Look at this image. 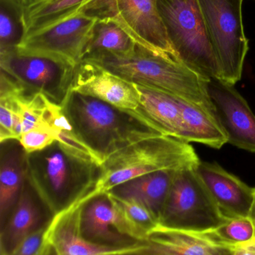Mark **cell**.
<instances>
[{
	"label": "cell",
	"mask_w": 255,
	"mask_h": 255,
	"mask_svg": "<svg viewBox=\"0 0 255 255\" xmlns=\"http://www.w3.org/2000/svg\"><path fill=\"white\" fill-rule=\"evenodd\" d=\"M244 0H198L220 66V79L235 85L242 78L249 41L244 32Z\"/></svg>",
	"instance_id": "6"
},
{
	"label": "cell",
	"mask_w": 255,
	"mask_h": 255,
	"mask_svg": "<svg viewBox=\"0 0 255 255\" xmlns=\"http://www.w3.org/2000/svg\"><path fill=\"white\" fill-rule=\"evenodd\" d=\"M82 61L98 64L131 83L155 88L217 114L208 94L210 79L169 54L137 45L128 54L102 52Z\"/></svg>",
	"instance_id": "2"
},
{
	"label": "cell",
	"mask_w": 255,
	"mask_h": 255,
	"mask_svg": "<svg viewBox=\"0 0 255 255\" xmlns=\"http://www.w3.org/2000/svg\"><path fill=\"white\" fill-rule=\"evenodd\" d=\"M249 218L251 220L252 223H253V226L255 228V190L254 195V200H253V205H252L251 210H250V215H249Z\"/></svg>",
	"instance_id": "29"
},
{
	"label": "cell",
	"mask_w": 255,
	"mask_h": 255,
	"mask_svg": "<svg viewBox=\"0 0 255 255\" xmlns=\"http://www.w3.org/2000/svg\"><path fill=\"white\" fill-rule=\"evenodd\" d=\"M47 224L40 226L25 237L11 252L1 255H40L45 245L44 235Z\"/></svg>",
	"instance_id": "27"
},
{
	"label": "cell",
	"mask_w": 255,
	"mask_h": 255,
	"mask_svg": "<svg viewBox=\"0 0 255 255\" xmlns=\"http://www.w3.org/2000/svg\"><path fill=\"white\" fill-rule=\"evenodd\" d=\"M196 166L183 168L177 172L159 224L206 232L217 229L226 220L196 172Z\"/></svg>",
	"instance_id": "7"
},
{
	"label": "cell",
	"mask_w": 255,
	"mask_h": 255,
	"mask_svg": "<svg viewBox=\"0 0 255 255\" xmlns=\"http://www.w3.org/2000/svg\"><path fill=\"white\" fill-rule=\"evenodd\" d=\"M196 170L225 217H249L255 187L217 163L200 160Z\"/></svg>",
	"instance_id": "15"
},
{
	"label": "cell",
	"mask_w": 255,
	"mask_h": 255,
	"mask_svg": "<svg viewBox=\"0 0 255 255\" xmlns=\"http://www.w3.org/2000/svg\"><path fill=\"white\" fill-rule=\"evenodd\" d=\"M88 12L97 18L113 19L139 46L178 58L160 16L157 0H98Z\"/></svg>",
	"instance_id": "10"
},
{
	"label": "cell",
	"mask_w": 255,
	"mask_h": 255,
	"mask_svg": "<svg viewBox=\"0 0 255 255\" xmlns=\"http://www.w3.org/2000/svg\"><path fill=\"white\" fill-rule=\"evenodd\" d=\"M22 1H23L25 5H27V4H29V3L31 2V0H22Z\"/></svg>",
	"instance_id": "32"
},
{
	"label": "cell",
	"mask_w": 255,
	"mask_h": 255,
	"mask_svg": "<svg viewBox=\"0 0 255 255\" xmlns=\"http://www.w3.org/2000/svg\"><path fill=\"white\" fill-rule=\"evenodd\" d=\"M26 163L28 181L54 214L93 190L101 166L59 141L27 154Z\"/></svg>",
	"instance_id": "3"
},
{
	"label": "cell",
	"mask_w": 255,
	"mask_h": 255,
	"mask_svg": "<svg viewBox=\"0 0 255 255\" xmlns=\"http://www.w3.org/2000/svg\"><path fill=\"white\" fill-rule=\"evenodd\" d=\"M213 232L221 241L231 244L248 242L255 237L254 226L249 217L226 218Z\"/></svg>",
	"instance_id": "25"
},
{
	"label": "cell",
	"mask_w": 255,
	"mask_h": 255,
	"mask_svg": "<svg viewBox=\"0 0 255 255\" xmlns=\"http://www.w3.org/2000/svg\"><path fill=\"white\" fill-rule=\"evenodd\" d=\"M22 0H0V54L17 49L25 37Z\"/></svg>",
	"instance_id": "24"
},
{
	"label": "cell",
	"mask_w": 255,
	"mask_h": 255,
	"mask_svg": "<svg viewBox=\"0 0 255 255\" xmlns=\"http://www.w3.org/2000/svg\"><path fill=\"white\" fill-rule=\"evenodd\" d=\"M178 170L164 169L146 174L119 184L107 193L141 204L160 223L166 199Z\"/></svg>",
	"instance_id": "17"
},
{
	"label": "cell",
	"mask_w": 255,
	"mask_h": 255,
	"mask_svg": "<svg viewBox=\"0 0 255 255\" xmlns=\"http://www.w3.org/2000/svg\"><path fill=\"white\" fill-rule=\"evenodd\" d=\"M208 91L229 143L255 153V115L247 100L235 85L218 78L209 79Z\"/></svg>",
	"instance_id": "12"
},
{
	"label": "cell",
	"mask_w": 255,
	"mask_h": 255,
	"mask_svg": "<svg viewBox=\"0 0 255 255\" xmlns=\"http://www.w3.org/2000/svg\"><path fill=\"white\" fill-rule=\"evenodd\" d=\"M48 245V244H47ZM45 255H55V252L52 250V247L48 245L47 249H46V253Z\"/></svg>",
	"instance_id": "30"
},
{
	"label": "cell",
	"mask_w": 255,
	"mask_h": 255,
	"mask_svg": "<svg viewBox=\"0 0 255 255\" xmlns=\"http://www.w3.org/2000/svg\"><path fill=\"white\" fill-rule=\"evenodd\" d=\"M137 45L128 33L113 19L98 18L85 48L83 59L102 52L115 55L128 54L133 52Z\"/></svg>",
	"instance_id": "22"
},
{
	"label": "cell",
	"mask_w": 255,
	"mask_h": 255,
	"mask_svg": "<svg viewBox=\"0 0 255 255\" xmlns=\"http://www.w3.org/2000/svg\"><path fill=\"white\" fill-rule=\"evenodd\" d=\"M61 106L76 135L101 164L134 142L165 135L140 109H120L73 91Z\"/></svg>",
	"instance_id": "1"
},
{
	"label": "cell",
	"mask_w": 255,
	"mask_h": 255,
	"mask_svg": "<svg viewBox=\"0 0 255 255\" xmlns=\"http://www.w3.org/2000/svg\"><path fill=\"white\" fill-rule=\"evenodd\" d=\"M232 255H255V237L248 242L238 244Z\"/></svg>",
	"instance_id": "28"
},
{
	"label": "cell",
	"mask_w": 255,
	"mask_h": 255,
	"mask_svg": "<svg viewBox=\"0 0 255 255\" xmlns=\"http://www.w3.org/2000/svg\"><path fill=\"white\" fill-rule=\"evenodd\" d=\"M118 209L109 193L97 195L85 202L82 214V232L91 242L124 247L130 238L116 231Z\"/></svg>",
	"instance_id": "16"
},
{
	"label": "cell",
	"mask_w": 255,
	"mask_h": 255,
	"mask_svg": "<svg viewBox=\"0 0 255 255\" xmlns=\"http://www.w3.org/2000/svg\"><path fill=\"white\" fill-rule=\"evenodd\" d=\"M144 243L145 250L136 255H232L238 245L221 241L213 231L191 232L159 223Z\"/></svg>",
	"instance_id": "14"
},
{
	"label": "cell",
	"mask_w": 255,
	"mask_h": 255,
	"mask_svg": "<svg viewBox=\"0 0 255 255\" xmlns=\"http://www.w3.org/2000/svg\"><path fill=\"white\" fill-rule=\"evenodd\" d=\"M0 67L24 88L62 105L71 91L76 67L57 58L16 49L0 54Z\"/></svg>",
	"instance_id": "9"
},
{
	"label": "cell",
	"mask_w": 255,
	"mask_h": 255,
	"mask_svg": "<svg viewBox=\"0 0 255 255\" xmlns=\"http://www.w3.org/2000/svg\"><path fill=\"white\" fill-rule=\"evenodd\" d=\"M59 139L58 133L53 130L34 128L22 133L19 142L27 154L44 149Z\"/></svg>",
	"instance_id": "26"
},
{
	"label": "cell",
	"mask_w": 255,
	"mask_h": 255,
	"mask_svg": "<svg viewBox=\"0 0 255 255\" xmlns=\"http://www.w3.org/2000/svg\"><path fill=\"white\" fill-rule=\"evenodd\" d=\"M98 0H33L25 6V29L30 31L81 10H88Z\"/></svg>",
	"instance_id": "23"
},
{
	"label": "cell",
	"mask_w": 255,
	"mask_h": 255,
	"mask_svg": "<svg viewBox=\"0 0 255 255\" xmlns=\"http://www.w3.org/2000/svg\"><path fill=\"white\" fill-rule=\"evenodd\" d=\"M98 18L81 10L25 34L17 47L25 53L46 55L76 67Z\"/></svg>",
	"instance_id": "8"
},
{
	"label": "cell",
	"mask_w": 255,
	"mask_h": 255,
	"mask_svg": "<svg viewBox=\"0 0 255 255\" xmlns=\"http://www.w3.org/2000/svg\"><path fill=\"white\" fill-rule=\"evenodd\" d=\"M71 91L120 109L135 112L140 109L139 94L133 83L91 61H82L76 66Z\"/></svg>",
	"instance_id": "13"
},
{
	"label": "cell",
	"mask_w": 255,
	"mask_h": 255,
	"mask_svg": "<svg viewBox=\"0 0 255 255\" xmlns=\"http://www.w3.org/2000/svg\"><path fill=\"white\" fill-rule=\"evenodd\" d=\"M181 121L178 139L198 142L220 149L229 142V136L216 113L179 99Z\"/></svg>",
	"instance_id": "19"
},
{
	"label": "cell",
	"mask_w": 255,
	"mask_h": 255,
	"mask_svg": "<svg viewBox=\"0 0 255 255\" xmlns=\"http://www.w3.org/2000/svg\"><path fill=\"white\" fill-rule=\"evenodd\" d=\"M190 143L170 136H159L134 142L106 158L100 166L91 198L107 193L130 180L164 169L197 166L200 161Z\"/></svg>",
	"instance_id": "4"
},
{
	"label": "cell",
	"mask_w": 255,
	"mask_h": 255,
	"mask_svg": "<svg viewBox=\"0 0 255 255\" xmlns=\"http://www.w3.org/2000/svg\"><path fill=\"white\" fill-rule=\"evenodd\" d=\"M27 153L19 139L1 142L0 218L1 226L14 208L26 179Z\"/></svg>",
	"instance_id": "18"
},
{
	"label": "cell",
	"mask_w": 255,
	"mask_h": 255,
	"mask_svg": "<svg viewBox=\"0 0 255 255\" xmlns=\"http://www.w3.org/2000/svg\"><path fill=\"white\" fill-rule=\"evenodd\" d=\"M85 202L79 199L54 214L48 222L44 243L56 255H136L145 250V243L124 247L91 242L82 232V214Z\"/></svg>",
	"instance_id": "11"
},
{
	"label": "cell",
	"mask_w": 255,
	"mask_h": 255,
	"mask_svg": "<svg viewBox=\"0 0 255 255\" xmlns=\"http://www.w3.org/2000/svg\"><path fill=\"white\" fill-rule=\"evenodd\" d=\"M47 244H45L44 247H43V250H42V253H40V255H45V253H46V249H47Z\"/></svg>",
	"instance_id": "31"
},
{
	"label": "cell",
	"mask_w": 255,
	"mask_h": 255,
	"mask_svg": "<svg viewBox=\"0 0 255 255\" xmlns=\"http://www.w3.org/2000/svg\"><path fill=\"white\" fill-rule=\"evenodd\" d=\"M140 101V110L155 123L166 136L178 139L181 112L179 98L155 88L134 84Z\"/></svg>",
	"instance_id": "21"
},
{
	"label": "cell",
	"mask_w": 255,
	"mask_h": 255,
	"mask_svg": "<svg viewBox=\"0 0 255 255\" xmlns=\"http://www.w3.org/2000/svg\"><path fill=\"white\" fill-rule=\"evenodd\" d=\"M31 1H33V0H31Z\"/></svg>",
	"instance_id": "33"
},
{
	"label": "cell",
	"mask_w": 255,
	"mask_h": 255,
	"mask_svg": "<svg viewBox=\"0 0 255 255\" xmlns=\"http://www.w3.org/2000/svg\"><path fill=\"white\" fill-rule=\"evenodd\" d=\"M38 195L25 179L20 195L1 232V255L11 252L25 237L38 229L42 220Z\"/></svg>",
	"instance_id": "20"
},
{
	"label": "cell",
	"mask_w": 255,
	"mask_h": 255,
	"mask_svg": "<svg viewBox=\"0 0 255 255\" xmlns=\"http://www.w3.org/2000/svg\"><path fill=\"white\" fill-rule=\"evenodd\" d=\"M178 58L202 76L220 79V66L198 0H157Z\"/></svg>",
	"instance_id": "5"
}]
</instances>
